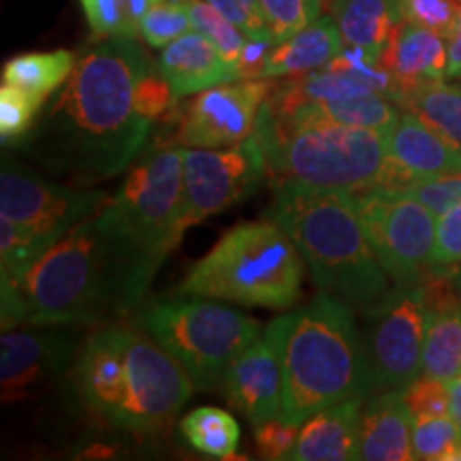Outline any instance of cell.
Returning a JSON list of instances; mask_svg holds the SVG:
<instances>
[{
  "label": "cell",
  "mask_w": 461,
  "mask_h": 461,
  "mask_svg": "<svg viewBox=\"0 0 461 461\" xmlns=\"http://www.w3.org/2000/svg\"><path fill=\"white\" fill-rule=\"evenodd\" d=\"M447 50H448V67H447V77L457 79L461 77V11L457 17V24L447 37Z\"/></svg>",
  "instance_id": "43"
},
{
  "label": "cell",
  "mask_w": 461,
  "mask_h": 461,
  "mask_svg": "<svg viewBox=\"0 0 461 461\" xmlns=\"http://www.w3.org/2000/svg\"><path fill=\"white\" fill-rule=\"evenodd\" d=\"M43 103V96L17 88L14 84H3L0 88V140H3V146L24 140L32 131Z\"/></svg>",
  "instance_id": "29"
},
{
  "label": "cell",
  "mask_w": 461,
  "mask_h": 461,
  "mask_svg": "<svg viewBox=\"0 0 461 461\" xmlns=\"http://www.w3.org/2000/svg\"><path fill=\"white\" fill-rule=\"evenodd\" d=\"M122 325L103 327L86 339L75 359V391L88 411L112 425L122 400L124 344Z\"/></svg>",
  "instance_id": "18"
},
{
  "label": "cell",
  "mask_w": 461,
  "mask_h": 461,
  "mask_svg": "<svg viewBox=\"0 0 461 461\" xmlns=\"http://www.w3.org/2000/svg\"><path fill=\"white\" fill-rule=\"evenodd\" d=\"M212 7H216L224 17H229L246 37L269 32L265 24L258 0H207Z\"/></svg>",
  "instance_id": "41"
},
{
  "label": "cell",
  "mask_w": 461,
  "mask_h": 461,
  "mask_svg": "<svg viewBox=\"0 0 461 461\" xmlns=\"http://www.w3.org/2000/svg\"><path fill=\"white\" fill-rule=\"evenodd\" d=\"M387 132L346 126L314 115L258 113L255 135L267 167L282 182L359 193L389 177Z\"/></svg>",
  "instance_id": "5"
},
{
  "label": "cell",
  "mask_w": 461,
  "mask_h": 461,
  "mask_svg": "<svg viewBox=\"0 0 461 461\" xmlns=\"http://www.w3.org/2000/svg\"><path fill=\"white\" fill-rule=\"evenodd\" d=\"M184 154V205L182 235L193 224L222 214L241 203L261 186L267 173V157L252 132L230 148H182Z\"/></svg>",
  "instance_id": "13"
},
{
  "label": "cell",
  "mask_w": 461,
  "mask_h": 461,
  "mask_svg": "<svg viewBox=\"0 0 461 461\" xmlns=\"http://www.w3.org/2000/svg\"><path fill=\"white\" fill-rule=\"evenodd\" d=\"M276 39L272 32L255 34V37H246L244 48H241L238 71L241 79H263V68L267 65V58L276 48Z\"/></svg>",
  "instance_id": "42"
},
{
  "label": "cell",
  "mask_w": 461,
  "mask_h": 461,
  "mask_svg": "<svg viewBox=\"0 0 461 461\" xmlns=\"http://www.w3.org/2000/svg\"><path fill=\"white\" fill-rule=\"evenodd\" d=\"M357 214L380 265L397 286L423 285L431 274L436 218L423 201L397 186L353 193Z\"/></svg>",
  "instance_id": "9"
},
{
  "label": "cell",
  "mask_w": 461,
  "mask_h": 461,
  "mask_svg": "<svg viewBox=\"0 0 461 461\" xmlns=\"http://www.w3.org/2000/svg\"><path fill=\"white\" fill-rule=\"evenodd\" d=\"M92 34L96 39L132 37L140 34V24L132 17L126 0H79Z\"/></svg>",
  "instance_id": "35"
},
{
  "label": "cell",
  "mask_w": 461,
  "mask_h": 461,
  "mask_svg": "<svg viewBox=\"0 0 461 461\" xmlns=\"http://www.w3.org/2000/svg\"><path fill=\"white\" fill-rule=\"evenodd\" d=\"M269 218L286 230L322 293L367 312L391 291L357 214L353 193L282 182Z\"/></svg>",
  "instance_id": "3"
},
{
  "label": "cell",
  "mask_w": 461,
  "mask_h": 461,
  "mask_svg": "<svg viewBox=\"0 0 461 461\" xmlns=\"http://www.w3.org/2000/svg\"><path fill=\"white\" fill-rule=\"evenodd\" d=\"M272 88L263 79H240L199 92L180 115L177 141L193 148L238 146L255 132Z\"/></svg>",
  "instance_id": "14"
},
{
  "label": "cell",
  "mask_w": 461,
  "mask_h": 461,
  "mask_svg": "<svg viewBox=\"0 0 461 461\" xmlns=\"http://www.w3.org/2000/svg\"><path fill=\"white\" fill-rule=\"evenodd\" d=\"M126 3H129V9H131L132 17H135V22L140 24V22L143 20V15L148 14L149 7H152L157 0H126Z\"/></svg>",
  "instance_id": "45"
},
{
  "label": "cell",
  "mask_w": 461,
  "mask_h": 461,
  "mask_svg": "<svg viewBox=\"0 0 461 461\" xmlns=\"http://www.w3.org/2000/svg\"><path fill=\"white\" fill-rule=\"evenodd\" d=\"M380 62L389 68L402 92L423 84L445 82L448 67L447 39L429 28L402 22Z\"/></svg>",
  "instance_id": "22"
},
{
  "label": "cell",
  "mask_w": 461,
  "mask_h": 461,
  "mask_svg": "<svg viewBox=\"0 0 461 461\" xmlns=\"http://www.w3.org/2000/svg\"><path fill=\"white\" fill-rule=\"evenodd\" d=\"M448 461H461V442L457 445V448L451 453V457H448Z\"/></svg>",
  "instance_id": "46"
},
{
  "label": "cell",
  "mask_w": 461,
  "mask_h": 461,
  "mask_svg": "<svg viewBox=\"0 0 461 461\" xmlns=\"http://www.w3.org/2000/svg\"><path fill=\"white\" fill-rule=\"evenodd\" d=\"M359 397H370V374L353 308L321 293L291 314L282 419L302 425L314 412Z\"/></svg>",
  "instance_id": "4"
},
{
  "label": "cell",
  "mask_w": 461,
  "mask_h": 461,
  "mask_svg": "<svg viewBox=\"0 0 461 461\" xmlns=\"http://www.w3.org/2000/svg\"><path fill=\"white\" fill-rule=\"evenodd\" d=\"M412 417H440L451 414V400H448V384L438 378L420 376L414 380L411 387L403 389Z\"/></svg>",
  "instance_id": "38"
},
{
  "label": "cell",
  "mask_w": 461,
  "mask_h": 461,
  "mask_svg": "<svg viewBox=\"0 0 461 461\" xmlns=\"http://www.w3.org/2000/svg\"><path fill=\"white\" fill-rule=\"evenodd\" d=\"M299 436V425L282 417L261 420L255 425V442L265 459H288Z\"/></svg>",
  "instance_id": "40"
},
{
  "label": "cell",
  "mask_w": 461,
  "mask_h": 461,
  "mask_svg": "<svg viewBox=\"0 0 461 461\" xmlns=\"http://www.w3.org/2000/svg\"><path fill=\"white\" fill-rule=\"evenodd\" d=\"M344 45L336 17L321 15L303 31L276 45L263 68V79L295 77V75L319 71L342 54Z\"/></svg>",
  "instance_id": "23"
},
{
  "label": "cell",
  "mask_w": 461,
  "mask_h": 461,
  "mask_svg": "<svg viewBox=\"0 0 461 461\" xmlns=\"http://www.w3.org/2000/svg\"><path fill=\"white\" fill-rule=\"evenodd\" d=\"M459 3H461V0H459Z\"/></svg>",
  "instance_id": "48"
},
{
  "label": "cell",
  "mask_w": 461,
  "mask_h": 461,
  "mask_svg": "<svg viewBox=\"0 0 461 461\" xmlns=\"http://www.w3.org/2000/svg\"><path fill=\"white\" fill-rule=\"evenodd\" d=\"M107 203L103 190H84L45 180L15 158H3L0 171V214L48 252L77 224L96 216Z\"/></svg>",
  "instance_id": "11"
},
{
  "label": "cell",
  "mask_w": 461,
  "mask_h": 461,
  "mask_svg": "<svg viewBox=\"0 0 461 461\" xmlns=\"http://www.w3.org/2000/svg\"><path fill=\"white\" fill-rule=\"evenodd\" d=\"M184 367L149 336L126 330L122 400L113 428L149 434L167 428L193 393Z\"/></svg>",
  "instance_id": "12"
},
{
  "label": "cell",
  "mask_w": 461,
  "mask_h": 461,
  "mask_svg": "<svg viewBox=\"0 0 461 461\" xmlns=\"http://www.w3.org/2000/svg\"><path fill=\"white\" fill-rule=\"evenodd\" d=\"M370 395L402 391L423 374L429 302L425 285L393 286L378 305L363 312Z\"/></svg>",
  "instance_id": "10"
},
{
  "label": "cell",
  "mask_w": 461,
  "mask_h": 461,
  "mask_svg": "<svg viewBox=\"0 0 461 461\" xmlns=\"http://www.w3.org/2000/svg\"><path fill=\"white\" fill-rule=\"evenodd\" d=\"M403 190L423 201L434 214H442L448 207L461 201V171L459 173H448L442 177H431V180H417L411 182Z\"/></svg>",
  "instance_id": "39"
},
{
  "label": "cell",
  "mask_w": 461,
  "mask_h": 461,
  "mask_svg": "<svg viewBox=\"0 0 461 461\" xmlns=\"http://www.w3.org/2000/svg\"><path fill=\"white\" fill-rule=\"evenodd\" d=\"M455 265H461V201L438 214L431 272L451 269Z\"/></svg>",
  "instance_id": "37"
},
{
  "label": "cell",
  "mask_w": 461,
  "mask_h": 461,
  "mask_svg": "<svg viewBox=\"0 0 461 461\" xmlns=\"http://www.w3.org/2000/svg\"><path fill=\"white\" fill-rule=\"evenodd\" d=\"M41 255V246L26 230H22L9 218L0 216V263H3L0 278H22Z\"/></svg>",
  "instance_id": "34"
},
{
  "label": "cell",
  "mask_w": 461,
  "mask_h": 461,
  "mask_svg": "<svg viewBox=\"0 0 461 461\" xmlns=\"http://www.w3.org/2000/svg\"><path fill=\"white\" fill-rule=\"evenodd\" d=\"M414 417L402 391L374 393L363 403L359 459L411 461Z\"/></svg>",
  "instance_id": "20"
},
{
  "label": "cell",
  "mask_w": 461,
  "mask_h": 461,
  "mask_svg": "<svg viewBox=\"0 0 461 461\" xmlns=\"http://www.w3.org/2000/svg\"><path fill=\"white\" fill-rule=\"evenodd\" d=\"M182 436L194 451L214 459H229L238 453L240 425L227 411L201 406L188 412L180 423Z\"/></svg>",
  "instance_id": "28"
},
{
  "label": "cell",
  "mask_w": 461,
  "mask_h": 461,
  "mask_svg": "<svg viewBox=\"0 0 461 461\" xmlns=\"http://www.w3.org/2000/svg\"><path fill=\"white\" fill-rule=\"evenodd\" d=\"M291 314L278 316L246 346L222 378L224 395L252 425L282 417L285 342Z\"/></svg>",
  "instance_id": "15"
},
{
  "label": "cell",
  "mask_w": 461,
  "mask_h": 461,
  "mask_svg": "<svg viewBox=\"0 0 461 461\" xmlns=\"http://www.w3.org/2000/svg\"><path fill=\"white\" fill-rule=\"evenodd\" d=\"M160 265L163 258L99 212L58 240L22 278H0L3 331L122 319L146 299Z\"/></svg>",
  "instance_id": "2"
},
{
  "label": "cell",
  "mask_w": 461,
  "mask_h": 461,
  "mask_svg": "<svg viewBox=\"0 0 461 461\" xmlns=\"http://www.w3.org/2000/svg\"><path fill=\"white\" fill-rule=\"evenodd\" d=\"M459 442L461 428L451 414H440V417H414V459L448 461Z\"/></svg>",
  "instance_id": "31"
},
{
  "label": "cell",
  "mask_w": 461,
  "mask_h": 461,
  "mask_svg": "<svg viewBox=\"0 0 461 461\" xmlns=\"http://www.w3.org/2000/svg\"><path fill=\"white\" fill-rule=\"evenodd\" d=\"M171 105L169 84L137 39H99L20 141L22 152L58 176L113 177L143 152Z\"/></svg>",
  "instance_id": "1"
},
{
  "label": "cell",
  "mask_w": 461,
  "mask_h": 461,
  "mask_svg": "<svg viewBox=\"0 0 461 461\" xmlns=\"http://www.w3.org/2000/svg\"><path fill=\"white\" fill-rule=\"evenodd\" d=\"M448 400H451V417L461 428V374L448 383Z\"/></svg>",
  "instance_id": "44"
},
{
  "label": "cell",
  "mask_w": 461,
  "mask_h": 461,
  "mask_svg": "<svg viewBox=\"0 0 461 461\" xmlns=\"http://www.w3.org/2000/svg\"><path fill=\"white\" fill-rule=\"evenodd\" d=\"M367 400V397H366ZM363 397L314 412L299 425V436L288 459L348 461L359 459Z\"/></svg>",
  "instance_id": "21"
},
{
  "label": "cell",
  "mask_w": 461,
  "mask_h": 461,
  "mask_svg": "<svg viewBox=\"0 0 461 461\" xmlns=\"http://www.w3.org/2000/svg\"><path fill=\"white\" fill-rule=\"evenodd\" d=\"M188 11L193 17L194 31L205 34L229 62L238 65L241 48L246 43V34L229 17H224L216 7H212L207 0L205 3L203 0H188Z\"/></svg>",
  "instance_id": "33"
},
{
  "label": "cell",
  "mask_w": 461,
  "mask_h": 461,
  "mask_svg": "<svg viewBox=\"0 0 461 461\" xmlns=\"http://www.w3.org/2000/svg\"><path fill=\"white\" fill-rule=\"evenodd\" d=\"M331 7L344 43L383 60L391 39L403 22L400 0H333Z\"/></svg>",
  "instance_id": "24"
},
{
  "label": "cell",
  "mask_w": 461,
  "mask_h": 461,
  "mask_svg": "<svg viewBox=\"0 0 461 461\" xmlns=\"http://www.w3.org/2000/svg\"><path fill=\"white\" fill-rule=\"evenodd\" d=\"M403 22L429 28L442 37H448L457 24L461 11L459 0H400Z\"/></svg>",
  "instance_id": "36"
},
{
  "label": "cell",
  "mask_w": 461,
  "mask_h": 461,
  "mask_svg": "<svg viewBox=\"0 0 461 461\" xmlns=\"http://www.w3.org/2000/svg\"><path fill=\"white\" fill-rule=\"evenodd\" d=\"M258 7L276 43H282L319 20L322 0H258Z\"/></svg>",
  "instance_id": "32"
},
{
  "label": "cell",
  "mask_w": 461,
  "mask_h": 461,
  "mask_svg": "<svg viewBox=\"0 0 461 461\" xmlns=\"http://www.w3.org/2000/svg\"><path fill=\"white\" fill-rule=\"evenodd\" d=\"M158 68L176 101L241 79L238 65L229 62L221 50L199 31H190L163 48Z\"/></svg>",
  "instance_id": "19"
},
{
  "label": "cell",
  "mask_w": 461,
  "mask_h": 461,
  "mask_svg": "<svg viewBox=\"0 0 461 461\" xmlns=\"http://www.w3.org/2000/svg\"><path fill=\"white\" fill-rule=\"evenodd\" d=\"M137 325L180 363L201 391L221 387L235 357L263 331L252 316L199 297L148 305L137 316Z\"/></svg>",
  "instance_id": "7"
},
{
  "label": "cell",
  "mask_w": 461,
  "mask_h": 461,
  "mask_svg": "<svg viewBox=\"0 0 461 461\" xmlns=\"http://www.w3.org/2000/svg\"><path fill=\"white\" fill-rule=\"evenodd\" d=\"M459 288H461V276H459Z\"/></svg>",
  "instance_id": "47"
},
{
  "label": "cell",
  "mask_w": 461,
  "mask_h": 461,
  "mask_svg": "<svg viewBox=\"0 0 461 461\" xmlns=\"http://www.w3.org/2000/svg\"><path fill=\"white\" fill-rule=\"evenodd\" d=\"M77 325H28L7 330L0 338V387L3 402L22 400L60 372L77 353Z\"/></svg>",
  "instance_id": "16"
},
{
  "label": "cell",
  "mask_w": 461,
  "mask_h": 461,
  "mask_svg": "<svg viewBox=\"0 0 461 461\" xmlns=\"http://www.w3.org/2000/svg\"><path fill=\"white\" fill-rule=\"evenodd\" d=\"M194 31L188 3L182 0H157L140 22L141 39L152 48L163 50L167 45Z\"/></svg>",
  "instance_id": "30"
},
{
  "label": "cell",
  "mask_w": 461,
  "mask_h": 461,
  "mask_svg": "<svg viewBox=\"0 0 461 461\" xmlns=\"http://www.w3.org/2000/svg\"><path fill=\"white\" fill-rule=\"evenodd\" d=\"M429 322L423 348V376L451 383L461 374V302L438 295L429 282Z\"/></svg>",
  "instance_id": "25"
},
{
  "label": "cell",
  "mask_w": 461,
  "mask_h": 461,
  "mask_svg": "<svg viewBox=\"0 0 461 461\" xmlns=\"http://www.w3.org/2000/svg\"><path fill=\"white\" fill-rule=\"evenodd\" d=\"M302 252L278 222H241L224 233L177 288L180 297L291 308L302 295Z\"/></svg>",
  "instance_id": "6"
},
{
  "label": "cell",
  "mask_w": 461,
  "mask_h": 461,
  "mask_svg": "<svg viewBox=\"0 0 461 461\" xmlns=\"http://www.w3.org/2000/svg\"><path fill=\"white\" fill-rule=\"evenodd\" d=\"M389 177L384 186L403 188L461 171V146L412 112H402L387 132Z\"/></svg>",
  "instance_id": "17"
},
{
  "label": "cell",
  "mask_w": 461,
  "mask_h": 461,
  "mask_svg": "<svg viewBox=\"0 0 461 461\" xmlns=\"http://www.w3.org/2000/svg\"><path fill=\"white\" fill-rule=\"evenodd\" d=\"M77 65V56L71 50L32 51L11 58L3 67V84H14L32 95L48 96L67 84Z\"/></svg>",
  "instance_id": "26"
},
{
  "label": "cell",
  "mask_w": 461,
  "mask_h": 461,
  "mask_svg": "<svg viewBox=\"0 0 461 461\" xmlns=\"http://www.w3.org/2000/svg\"><path fill=\"white\" fill-rule=\"evenodd\" d=\"M182 205V148H158L129 173L118 193L101 207V214L165 261L184 238Z\"/></svg>",
  "instance_id": "8"
},
{
  "label": "cell",
  "mask_w": 461,
  "mask_h": 461,
  "mask_svg": "<svg viewBox=\"0 0 461 461\" xmlns=\"http://www.w3.org/2000/svg\"><path fill=\"white\" fill-rule=\"evenodd\" d=\"M397 105L461 146V86L434 82L403 90Z\"/></svg>",
  "instance_id": "27"
}]
</instances>
